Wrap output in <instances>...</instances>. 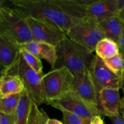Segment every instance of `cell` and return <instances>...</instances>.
<instances>
[{
	"label": "cell",
	"instance_id": "1",
	"mask_svg": "<svg viewBox=\"0 0 124 124\" xmlns=\"http://www.w3.org/2000/svg\"><path fill=\"white\" fill-rule=\"evenodd\" d=\"M9 2L25 17L46 22L65 33L77 21L67 14L55 0H12Z\"/></svg>",
	"mask_w": 124,
	"mask_h": 124
},
{
	"label": "cell",
	"instance_id": "2",
	"mask_svg": "<svg viewBox=\"0 0 124 124\" xmlns=\"http://www.w3.org/2000/svg\"><path fill=\"white\" fill-rule=\"evenodd\" d=\"M57 56L53 69L66 67L75 76L89 70L95 55L67 36L57 47Z\"/></svg>",
	"mask_w": 124,
	"mask_h": 124
},
{
	"label": "cell",
	"instance_id": "3",
	"mask_svg": "<svg viewBox=\"0 0 124 124\" xmlns=\"http://www.w3.org/2000/svg\"><path fill=\"white\" fill-rule=\"evenodd\" d=\"M0 35L23 46L33 40L25 17L10 5L0 6Z\"/></svg>",
	"mask_w": 124,
	"mask_h": 124
},
{
	"label": "cell",
	"instance_id": "4",
	"mask_svg": "<svg viewBox=\"0 0 124 124\" xmlns=\"http://www.w3.org/2000/svg\"><path fill=\"white\" fill-rule=\"evenodd\" d=\"M1 74L18 77L23 83L24 90L31 101L38 106L44 104H47L42 83L44 74H39L33 70L26 62L21 53L13 65L1 71Z\"/></svg>",
	"mask_w": 124,
	"mask_h": 124
},
{
	"label": "cell",
	"instance_id": "5",
	"mask_svg": "<svg viewBox=\"0 0 124 124\" xmlns=\"http://www.w3.org/2000/svg\"><path fill=\"white\" fill-rule=\"evenodd\" d=\"M73 81L74 75L66 67L53 69L44 74L42 83L47 105L73 90Z\"/></svg>",
	"mask_w": 124,
	"mask_h": 124
},
{
	"label": "cell",
	"instance_id": "6",
	"mask_svg": "<svg viewBox=\"0 0 124 124\" xmlns=\"http://www.w3.org/2000/svg\"><path fill=\"white\" fill-rule=\"evenodd\" d=\"M66 35L93 53L99 41L105 38L99 23L87 18L75 22Z\"/></svg>",
	"mask_w": 124,
	"mask_h": 124
},
{
	"label": "cell",
	"instance_id": "7",
	"mask_svg": "<svg viewBox=\"0 0 124 124\" xmlns=\"http://www.w3.org/2000/svg\"><path fill=\"white\" fill-rule=\"evenodd\" d=\"M48 105L62 111H68L76 116L92 121L97 116H101L99 110L82 99L75 91L71 90L58 100Z\"/></svg>",
	"mask_w": 124,
	"mask_h": 124
},
{
	"label": "cell",
	"instance_id": "8",
	"mask_svg": "<svg viewBox=\"0 0 124 124\" xmlns=\"http://www.w3.org/2000/svg\"><path fill=\"white\" fill-rule=\"evenodd\" d=\"M89 72L98 93L107 88H122L123 76L111 71L105 65L104 60L96 54Z\"/></svg>",
	"mask_w": 124,
	"mask_h": 124
},
{
	"label": "cell",
	"instance_id": "9",
	"mask_svg": "<svg viewBox=\"0 0 124 124\" xmlns=\"http://www.w3.org/2000/svg\"><path fill=\"white\" fill-rule=\"evenodd\" d=\"M34 41L42 42L58 47L67 37L66 33L58 28L30 16L25 17Z\"/></svg>",
	"mask_w": 124,
	"mask_h": 124
},
{
	"label": "cell",
	"instance_id": "10",
	"mask_svg": "<svg viewBox=\"0 0 124 124\" xmlns=\"http://www.w3.org/2000/svg\"><path fill=\"white\" fill-rule=\"evenodd\" d=\"M124 6V0H93L86 7V18L98 23L118 16Z\"/></svg>",
	"mask_w": 124,
	"mask_h": 124
},
{
	"label": "cell",
	"instance_id": "11",
	"mask_svg": "<svg viewBox=\"0 0 124 124\" xmlns=\"http://www.w3.org/2000/svg\"><path fill=\"white\" fill-rule=\"evenodd\" d=\"M98 108L102 117H113L121 115V99L119 89L107 88L98 93Z\"/></svg>",
	"mask_w": 124,
	"mask_h": 124
},
{
	"label": "cell",
	"instance_id": "12",
	"mask_svg": "<svg viewBox=\"0 0 124 124\" xmlns=\"http://www.w3.org/2000/svg\"><path fill=\"white\" fill-rule=\"evenodd\" d=\"M73 90L88 104L98 110V93L89 70L74 76Z\"/></svg>",
	"mask_w": 124,
	"mask_h": 124
},
{
	"label": "cell",
	"instance_id": "13",
	"mask_svg": "<svg viewBox=\"0 0 124 124\" xmlns=\"http://www.w3.org/2000/svg\"><path fill=\"white\" fill-rule=\"evenodd\" d=\"M22 47L39 59H45L50 64L52 70L54 69L58 59L56 47L49 44L33 40L22 46Z\"/></svg>",
	"mask_w": 124,
	"mask_h": 124
},
{
	"label": "cell",
	"instance_id": "14",
	"mask_svg": "<svg viewBox=\"0 0 124 124\" xmlns=\"http://www.w3.org/2000/svg\"><path fill=\"white\" fill-rule=\"evenodd\" d=\"M22 46L0 35V63L1 71L7 69L16 61Z\"/></svg>",
	"mask_w": 124,
	"mask_h": 124
},
{
	"label": "cell",
	"instance_id": "15",
	"mask_svg": "<svg viewBox=\"0 0 124 124\" xmlns=\"http://www.w3.org/2000/svg\"><path fill=\"white\" fill-rule=\"evenodd\" d=\"M24 91V85L18 77L7 74H1L0 78V98Z\"/></svg>",
	"mask_w": 124,
	"mask_h": 124
},
{
	"label": "cell",
	"instance_id": "16",
	"mask_svg": "<svg viewBox=\"0 0 124 124\" xmlns=\"http://www.w3.org/2000/svg\"><path fill=\"white\" fill-rule=\"evenodd\" d=\"M99 24L104 31L105 38L118 42L124 29V24L118 16L99 22Z\"/></svg>",
	"mask_w": 124,
	"mask_h": 124
},
{
	"label": "cell",
	"instance_id": "17",
	"mask_svg": "<svg viewBox=\"0 0 124 124\" xmlns=\"http://www.w3.org/2000/svg\"><path fill=\"white\" fill-rule=\"evenodd\" d=\"M95 52L96 55L104 60L119 54V48L117 42L111 39L105 38L97 44Z\"/></svg>",
	"mask_w": 124,
	"mask_h": 124
},
{
	"label": "cell",
	"instance_id": "18",
	"mask_svg": "<svg viewBox=\"0 0 124 124\" xmlns=\"http://www.w3.org/2000/svg\"><path fill=\"white\" fill-rule=\"evenodd\" d=\"M31 102V99L24 90L15 113V124H27Z\"/></svg>",
	"mask_w": 124,
	"mask_h": 124
},
{
	"label": "cell",
	"instance_id": "19",
	"mask_svg": "<svg viewBox=\"0 0 124 124\" xmlns=\"http://www.w3.org/2000/svg\"><path fill=\"white\" fill-rule=\"evenodd\" d=\"M21 93L12 94L0 99V113L5 115H13L16 110L21 98Z\"/></svg>",
	"mask_w": 124,
	"mask_h": 124
},
{
	"label": "cell",
	"instance_id": "20",
	"mask_svg": "<svg viewBox=\"0 0 124 124\" xmlns=\"http://www.w3.org/2000/svg\"><path fill=\"white\" fill-rule=\"evenodd\" d=\"M49 119L47 113L32 102L30 107L27 124H46Z\"/></svg>",
	"mask_w": 124,
	"mask_h": 124
},
{
	"label": "cell",
	"instance_id": "21",
	"mask_svg": "<svg viewBox=\"0 0 124 124\" xmlns=\"http://www.w3.org/2000/svg\"><path fill=\"white\" fill-rule=\"evenodd\" d=\"M105 65L115 73L123 76L124 73V58L123 56L119 53L117 55L109 59H104Z\"/></svg>",
	"mask_w": 124,
	"mask_h": 124
},
{
	"label": "cell",
	"instance_id": "22",
	"mask_svg": "<svg viewBox=\"0 0 124 124\" xmlns=\"http://www.w3.org/2000/svg\"><path fill=\"white\" fill-rule=\"evenodd\" d=\"M21 53L28 65L39 74H43V66L41 59L22 47Z\"/></svg>",
	"mask_w": 124,
	"mask_h": 124
},
{
	"label": "cell",
	"instance_id": "23",
	"mask_svg": "<svg viewBox=\"0 0 124 124\" xmlns=\"http://www.w3.org/2000/svg\"><path fill=\"white\" fill-rule=\"evenodd\" d=\"M64 124H90L92 121L81 118L76 115L68 111H62Z\"/></svg>",
	"mask_w": 124,
	"mask_h": 124
},
{
	"label": "cell",
	"instance_id": "24",
	"mask_svg": "<svg viewBox=\"0 0 124 124\" xmlns=\"http://www.w3.org/2000/svg\"><path fill=\"white\" fill-rule=\"evenodd\" d=\"M0 124H15V114L5 115L0 113Z\"/></svg>",
	"mask_w": 124,
	"mask_h": 124
},
{
	"label": "cell",
	"instance_id": "25",
	"mask_svg": "<svg viewBox=\"0 0 124 124\" xmlns=\"http://www.w3.org/2000/svg\"><path fill=\"white\" fill-rule=\"evenodd\" d=\"M117 44H118L119 48V53L123 56L124 58V29L123 33L117 42Z\"/></svg>",
	"mask_w": 124,
	"mask_h": 124
},
{
	"label": "cell",
	"instance_id": "26",
	"mask_svg": "<svg viewBox=\"0 0 124 124\" xmlns=\"http://www.w3.org/2000/svg\"><path fill=\"white\" fill-rule=\"evenodd\" d=\"M109 119L111 121L113 124H124V119L121 116V115L109 117Z\"/></svg>",
	"mask_w": 124,
	"mask_h": 124
},
{
	"label": "cell",
	"instance_id": "27",
	"mask_svg": "<svg viewBox=\"0 0 124 124\" xmlns=\"http://www.w3.org/2000/svg\"><path fill=\"white\" fill-rule=\"evenodd\" d=\"M90 124H104V122L101 116H97L92 120Z\"/></svg>",
	"mask_w": 124,
	"mask_h": 124
},
{
	"label": "cell",
	"instance_id": "28",
	"mask_svg": "<svg viewBox=\"0 0 124 124\" xmlns=\"http://www.w3.org/2000/svg\"><path fill=\"white\" fill-rule=\"evenodd\" d=\"M123 90L124 95L122 98H121V115L122 116V117L124 119V87L122 88Z\"/></svg>",
	"mask_w": 124,
	"mask_h": 124
},
{
	"label": "cell",
	"instance_id": "29",
	"mask_svg": "<svg viewBox=\"0 0 124 124\" xmlns=\"http://www.w3.org/2000/svg\"><path fill=\"white\" fill-rule=\"evenodd\" d=\"M46 124H64L62 122L59 121V120L55 119L49 118L46 122Z\"/></svg>",
	"mask_w": 124,
	"mask_h": 124
},
{
	"label": "cell",
	"instance_id": "30",
	"mask_svg": "<svg viewBox=\"0 0 124 124\" xmlns=\"http://www.w3.org/2000/svg\"><path fill=\"white\" fill-rule=\"evenodd\" d=\"M118 16L119 17L120 19L122 21V22H123L124 24V7H122V9L120 10L119 13L118 14Z\"/></svg>",
	"mask_w": 124,
	"mask_h": 124
},
{
	"label": "cell",
	"instance_id": "31",
	"mask_svg": "<svg viewBox=\"0 0 124 124\" xmlns=\"http://www.w3.org/2000/svg\"><path fill=\"white\" fill-rule=\"evenodd\" d=\"M124 87V73L123 74V86H122V88Z\"/></svg>",
	"mask_w": 124,
	"mask_h": 124
}]
</instances>
